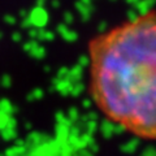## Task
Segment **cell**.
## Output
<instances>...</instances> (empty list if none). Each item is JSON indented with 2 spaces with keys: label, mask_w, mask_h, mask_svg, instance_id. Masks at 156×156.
Segmentation results:
<instances>
[{
  "label": "cell",
  "mask_w": 156,
  "mask_h": 156,
  "mask_svg": "<svg viewBox=\"0 0 156 156\" xmlns=\"http://www.w3.org/2000/svg\"><path fill=\"white\" fill-rule=\"evenodd\" d=\"M89 62L98 109L131 135L156 140V9L94 37Z\"/></svg>",
  "instance_id": "obj_1"
}]
</instances>
